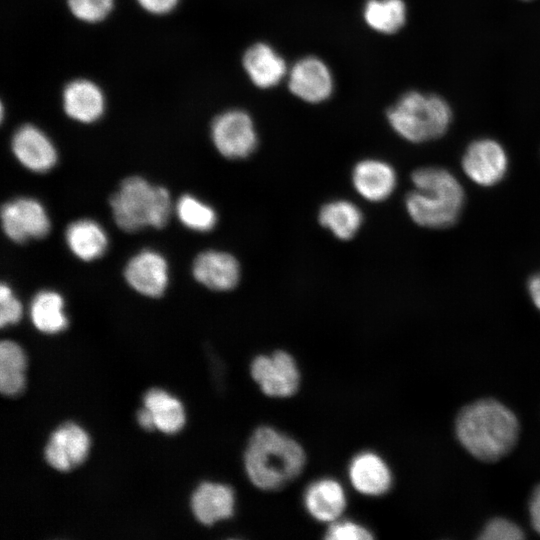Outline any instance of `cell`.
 <instances>
[{
	"mask_svg": "<svg viewBox=\"0 0 540 540\" xmlns=\"http://www.w3.org/2000/svg\"><path fill=\"white\" fill-rule=\"evenodd\" d=\"M414 189L405 197L410 218L419 226L442 229L452 226L464 206L465 193L450 171L435 166L413 171Z\"/></svg>",
	"mask_w": 540,
	"mask_h": 540,
	"instance_id": "obj_2",
	"label": "cell"
},
{
	"mask_svg": "<svg viewBox=\"0 0 540 540\" xmlns=\"http://www.w3.org/2000/svg\"><path fill=\"white\" fill-rule=\"evenodd\" d=\"M104 96L93 82L78 79L66 85L63 91V108L72 119L92 123L104 112Z\"/></svg>",
	"mask_w": 540,
	"mask_h": 540,
	"instance_id": "obj_18",
	"label": "cell"
},
{
	"mask_svg": "<svg viewBox=\"0 0 540 540\" xmlns=\"http://www.w3.org/2000/svg\"><path fill=\"white\" fill-rule=\"evenodd\" d=\"M67 5L77 19L95 23L110 13L113 0H67Z\"/></svg>",
	"mask_w": 540,
	"mask_h": 540,
	"instance_id": "obj_28",
	"label": "cell"
},
{
	"mask_svg": "<svg viewBox=\"0 0 540 540\" xmlns=\"http://www.w3.org/2000/svg\"><path fill=\"white\" fill-rule=\"evenodd\" d=\"M522 529L514 522L497 517L490 520L479 535L482 540H518L523 539Z\"/></svg>",
	"mask_w": 540,
	"mask_h": 540,
	"instance_id": "obj_29",
	"label": "cell"
},
{
	"mask_svg": "<svg viewBox=\"0 0 540 540\" xmlns=\"http://www.w3.org/2000/svg\"><path fill=\"white\" fill-rule=\"evenodd\" d=\"M211 139L218 152L229 159L249 157L258 144L254 121L241 109L217 115L211 123Z\"/></svg>",
	"mask_w": 540,
	"mask_h": 540,
	"instance_id": "obj_6",
	"label": "cell"
},
{
	"mask_svg": "<svg viewBox=\"0 0 540 540\" xmlns=\"http://www.w3.org/2000/svg\"><path fill=\"white\" fill-rule=\"evenodd\" d=\"M528 292L535 307L540 310V273L528 280Z\"/></svg>",
	"mask_w": 540,
	"mask_h": 540,
	"instance_id": "obj_34",
	"label": "cell"
},
{
	"mask_svg": "<svg viewBox=\"0 0 540 540\" xmlns=\"http://www.w3.org/2000/svg\"><path fill=\"white\" fill-rule=\"evenodd\" d=\"M30 316L34 326L47 334L61 332L68 325L64 300L59 293L52 290H43L34 296L30 305Z\"/></svg>",
	"mask_w": 540,
	"mask_h": 540,
	"instance_id": "obj_24",
	"label": "cell"
},
{
	"mask_svg": "<svg viewBox=\"0 0 540 540\" xmlns=\"http://www.w3.org/2000/svg\"><path fill=\"white\" fill-rule=\"evenodd\" d=\"M1 222L6 236L18 243L45 237L51 227L44 207L32 198H17L5 203L1 209Z\"/></svg>",
	"mask_w": 540,
	"mask_h": 540,
	"instance_id": "obj_9",
	"label": "cell"
},
{
	"mask_svg": "<svg viewBox=\"0 0 540 540\" xmlns=\"http://www.w3.org/2000/svg\"><path fill=\"white\" fill-rule=\"evenodd\" d=\"M288 88L300 100L317 104L330 98L334 78L329 66L320 58L306 56L288 71Z\"/></svg>",
	"mask_w": 540,
	"mask_h": 540,
	"instance_id": "obj_10",
	"label": "cell"
},
{
	"mask_svg": "<svg viewBox=\"0 0 540 540\" xmlns=\"http://www.w3.org/2000/svg\"><path fill=\"white\" fill-rule=\"evenodd\" d=\"M304 504L309 514L318 521L333 522L346 507L343 487L333 479L311 483L304 494Z\"/></svg>",
	"mask_w": 540,
	"mask_h": 540,
	"instance_id": "obj_20",
	"label": "cell"
},
{
	"mask_svg": "<svg viewBox=\"0 0 540 540\" xmlns=\"http://www.w3.org/2000/svg\"><path fill=\"white\" fill-rule=\"evenodd\" d=\"M406 14L403 0H367L363 8L367 26L382 34L399 31L406 22Z\"/></svg>",
	"mask_w": 540,
	"mask_h": 540,
	"instance_id": "obj_26",
	"label": "cell"
},
{
	"mask_svg": "<svg viewBox=\"0 0 540 540\" xmlns=\"http://www.w3.org/2000/svg\"><path fill=\"white\" fill-rule=\"evenodd\" d=\"M89 447L87 432L81 426L67 422L51 434L44 449V457L52 468L66 472L86 459Z\"/></svg>",
	"mask_w": 540,
	"mask_h": 540,
	"instance_id": "obj_11",
	"label": "cell"
},
{
	"mask_svg": "<svg viewBox=\"0 0 540 540\" xmlns=\"http://www.w3.org/2000/svg\"><path fill=\"white\" fill-rule=\"evenodd\" d=\"M529 513L532 527L540 534V485L535 488L531 495Z\"/></svg>",
	"mask_w": 540,
	"mask_h": 540,
	"instance_id": "obj_33",
	"label": "cell"
},
{
	"mask_svg": "<svg viewBox=\"0 0 540 540\" xmlns=\"http://www.w3.org/2000/svg\"><path fill=\"white\" fill-rule=\"evenodd\" d=\"M320 224L341 240L355 236L361 227V210L347 200H335L323 205L319 211Z\"/></svg>",
	"mask_w": 540,
	"mask_h": 540,
	"instance_id": "obj_23",
	"label": "cell"
},
{
	"mask_svg": "<svg viewBox=\"0 0 540 540\" xmlns=\"http://www.w3.org/2000/svg\"><path fill=\"white\" fill-rule=\"evenodd\" d=\"M193 276L202 285L215 291L233 289L240 279V265L230 253L207 250L195 258Z\"/></svg>",
	"mask_w": 540,
	"mask_h": 540,
	"instance_id": "obj_14",
	"label": "cell"
},
{
	"mask_svg": "<svg viewBox=\"0 0 540 540\" xmlns=\"http://www.w3.org/2000/svg\"><path fill=\"white\" fill-rule=\"evenodd\" d=\"M234 491L230 486L204 482L191 497V509L196 519L204 525L232 516L234 510Z\"/></svg>",
	"mask_w": 540,
	"mask_h": 540,
	"instance_id": "obj_17",
	"label": "cell"
},
{
	"mask_svg": "<svg viewBox=\"0 0 540 540\" xmlns=\"http://www.w3.org/2000/svg\"><path fill=\"white\" fill-rule=\"evenodd\" d=\"M242 65L250 81L260 89L278 85L289 71L284 58L264 42L254 43L245 51Z\"/></svg>",
	"mask_w": 540,
	"mask_h": 540,
	"instance_id": "obj_15",
	"label": "cell"
},
{
	"mask_svg": "<svg viewBox=\"0 0 540 540\" xmlns=\"http://www.w3.org/2000/svg\"><path fill=\"white\" fill-rule=\"evenodd\" d=\"M461 445L476 459L495 462L516 445L519 423L515 414L502 403L482 399L465 406L455 423Z\"/></svg>",
	"mask_w": 540,
	"mask_h": 540,
	"instance_id": "obj_1",
	"label": "cell"
},
{
	"mask_svg": "<svg viewBox=\"0 0 540 540\" xmlns=\"http://www.w3.org/2000/svg\"><path fill=\"white\" fill-rule=\"evenodd\" d=\"M461 167L475 184L490 187L500 182L508 169V157L503 146L489 138L477 139L466 148Z\"/></svg>",
	"mask_w": 540,
	"mask_h": 540,
	"instance_id": "obj_8",
	"label": "cell"
},
{
	"mask_svg": "<svg viewBox=\"0 0 540 540\" xmlns=\"http://www.w3.org/2000/svg\"><path fill=\"white\" fill-rule=\"evenodd\" d=\"M127 283L148 297H160L168 285V265L156 251L142 250L127 263L124 270Z\"/></svg>",
	"mask_w": 540,
	"mask_h": 540,
	"instance_id": "obj_12",
	"label": "cell"
},
{
	"mask_svg": "<svg viewBox=\"0 0 540 540\" xmlns=\"http://www.w3.org/2000/svg\"><path fill=\"white\" fill-rule=\"evenodd\" d=\"M65 239L72 253L84 261L99 258L108 245V238L103 228L90 219L72 222L66 229Z\"/></svg>",
	"mask_w": 540,
	"mask_h": 540,
	"instance_id": "obj_21",
	"label": "cell"
},
{
	"mask_svg": "<svg viewBox=\"0 0 540 540\" xmlns=\"http://www.w3.org/2000/svg\"><path fill=\"white\" fill-rule=\"evenodd\" d=\"M176 212L182 224L195 231H210L217 223L215 210L192 195L179 198Z\"/></svg>",
	"mask_w": 540,
	"mask_h": 540,
	"instance_id": "obj_27",
	"label": "cell"
},
{
	"mask_svg": "<svg viewBox=\"0 0 540 540\" xmlns=\"http://www.w3.org/2000/svg\"><path fill=\"white\" fill-rule=\"evenodd\" d=\"M349 478L358 492L370 496L386 493L392 484L389 467L372 452H363L353 458L349 466Z\"/></svg>",
	"mask_w": 540,
	"mask_h": 540,
	"instance_id": "obj_19",
	"label": "cell"
},
{
	"mask_svg": "<svg viewBox=\"0 0 540 540\" xmlns=\"http://www.w3.org/2000/svg\"><path fill=\"white\" fill-rule=\"evenodd\" d=\"M387 120L403 139L422 143L446 133L452 111L448 103L437 95L409 91L388 109Z\"/></svg>",
	"mask_w": 540,
	"mask_h": 540,
	"instance_id": "obj_5",
	"label": "cell"
},
{
	"mask_svg": "<svg viewBox=\"0 0 540 540\" xmlns=\"http://www.w3.org/2000/svg\"><path fill=\"white\" fill-rule=\"evenodd\" d=\"M137 2L147 12L162 15L172 11L178 0H137Z\"/></svg>",
	"mask_w": 540,
	"mask_h": 540,
	"instance_id": "obj_32",
	"label": "cell"
},
{
	"mask_svg": "<svg viewBox=\"0 0 540 540\" xmlns=\"http://www.w3.org/2000/svg\"><path fill=\"white\" fill-rule=\"evenodd\" d=\"M250 372L262 392L271 397L291 396L299 387L300 374L296 362L282 350L255 357Z\"/></svg>",
	"mask_w": 540,
	"mask_h": 540,
	"instance_id": "obj_7",
	"label": "cell"
},
{
	"mask_svg": "<svg viewBox=\"0 0 540 540\" xmlns=\"http://www.w3.org/2000/svg\"><path fill=\"white\" fill-rule=\"evenodd\" d=\"M137 420L139 425L148 431H151L155 428L153 418L149 410L145 407L140 409L137 413Z\"/></svg>",
	"mask_w": 540,
	"mask_h": 540,
	"instance_id": "obj_35",
	"label": "cell"
},
{
	"mask_svg": "<svg viewBox=\"0 0 540 540\" xmlns=\"http://www.w3.org/2000/svg\"><path fill=\"white\" fill-rule=\"evenodd\" d=\"M113 217L119 228L136 232L145 227L163 228L170 217L169 192L138 176L126 178L110 198Z\"/></svg>",
	"mask_w": 540,
	"mask_h": 540,
	"instance_id": "obj_4",
	"label": "cell"
},
{
	"mask_svg": "<svg viewBox=\"0 0 540 540\" xmlns=\"http://www.w3.org/2000/svg\"><path fill=\"white\" fill-rule=\"evenodd\" d=\"M22 317V305L13 294L10 286L2 283L0 286V325L17 323Z\"/></svg>",
	"mask_w": 540,
	"mask_h": 540,
	"instance_id": "obj_31",
	"label": "cell"
},
{
	"mask_svg": "<svg viewBox=\"0 0 540 540\" xmlns=\"http://www.w3.org/2000/svg\"><path fill=\"white\" fill-rule=\"evenodd\" d=\"M328 540H370L371 532L365 527L352 521H339L332 523L325 534Z\"/></svg>",
	"mask_w": 540,
	"mask_h": 540,
	"instance_id": "obj_30",
	"label": "cell"
},
{
	"mask_svg": "<svg viewBox=\"0 0 540 540\" xmlns=\"http://www.w3.org/2000/svg\"><path fill=\"white\" fill-rule=\"evenodd\" d=\"M26 356L23 349L11 340L0 344V390L3 395L16 396L25 386Z\"/></svg>",
	"mask_w": 540,
	"mask_h": 540,
	"instance_id": "obj_25",
	"label": "cell"
},
{
	"mask_svg": "<svg viewBox=\"0 0 540 540\" xmlns=\"http://www.w3.org/2000/svg\"><path fill=\"white\" fill-rule=\"evenodd\" d=\"M305 452L294 439L268 426L257 428L244 453V467L259 489L276 490L303 470Z\"/></svg>",
	"mask_w": 540,
	"mask_h": 540,
	"instance_id": "obj_3",
	"label": "cell"
},
{
	"mask_svg": "<svg viewBox=\"0 0 540 540\" xmlns=\"http://www.w3.org/2000/svg\"><path fill=\"white\" fill-rule=\"evenodd\" d=\"M11 147L17 160L34 172L49 171L57 162V152L51 140L31 124L15 131Z\"/></svg>",
	"mask_w": 540,
	"mask_h": 540,
	"instance_id": "obj_13",
	"label": "cell"
},
{
	"mask_svg": "<svg viewBox=\"0 0 540 540\" xmlns=\"http://www.w3.org/2000/svg\"><path fill=\"white\" fill-rule=\"evenodd\" d=\"M352 183L364 199L381 202L393 193L397 176L390 164L378 159H365L355 165Z\"/></svg>",
	"mask_w": 540,
	"mask_h": 540,
	"instance_id": "obj_16",
	"label": "cell"
},
{
	"mask_svg": "<svg viewBox=\"0 0 540 540\" xmlns=\"http://www.w3.org/2000/svg\"><path fill=\"white\" fill-rule=\"evenodd\" d=\"M144 407L149 410L155 428L166 434L180 431L185 424L181 402L163 389H150L144 396Z\"/></svg>",
	"mask_w": 540,
	"mask_h": 540,
	"instance_id": "obj_22",
	"label": "cell"
}]
</instances>
